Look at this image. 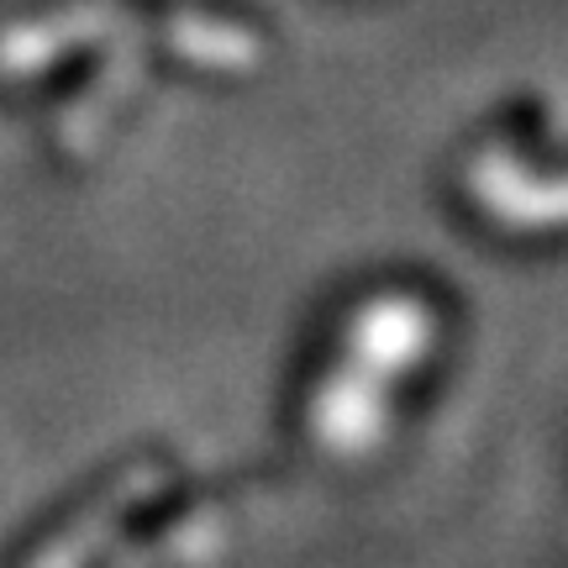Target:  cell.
I'll use <instances>...</instances> for the list:
<instances>
[{
    "mask_svg": "<svg viewBox=\"0 0 568 568\" xmlns=\"http://www.w3.org/2000/svg\"><path fill=\"white\" fill-rule=\"evenodd\" d=\"M443 337L437 305L416 290H379L368 295L343 326V358L379 374L385 385H400L406 374L432 364Z\"/></svg>",
    "mask_w": 568,
    "mask_h": 568,
    "instance_id": "1",
    "label": "cell"
},
{
    "mask_svg": "<svg viewBox=\"0 0 568 568\" xmlns=\"http://www.w3.org/2000/svg\"><path fill=\"white\" fill-rule=\"evenodd\" d=\"M468 201L506 232H568V174H531L506 142L479 148L464 169Z\"/></svg>",
    "mask_w": 568,
    "mask_h": 568,
    "instance_id": "2",
    "label": "cell"
},
{
    "mask_svg": "<svg viewBox=\"0 0 568 568\" xmlns=\"http://www.w3.org/2000/svg\"><path fill=\"white\" fill-rule=\"evenodd\" d=\"M389 389L379 374L358 364H332L311 395V437L326 458L358 464L389 443Z\"/></svg>",
    "mask_w": 568,
    "mask_h": 568,
    "instance_id": "3",
    "label": "cell"
},
{
    "mask_svg": "<svg viewBox=\"0 0 568 568\" xmlns=\"http://www.w3.org/2000/svg\"><path fill=\"white\" fill-rule=\"evenodd\" d=\"M163 489H174V468L159 464V458L132 464L122 479L105 485V495L95 500V506H84L53 542H42L38 558H32L27 568H90L111 542H116V531H122L148 500H159Z\"/></svg>",
    "mask_w": 568,
    "mask_h": 568,
    "instance_id": "4",
    "label": "cell"
},
{
    "mask_svg": "<svg viewBox=\"0 0 568 568\" xmlns=\"http://www.w3.org/2000/svg\"><path fill=\"white\" fill-rule=\"evenodd\" d=\"M163 42L180 53V59L201 63V69H222V74H237V69H258L264 63V38L253 27H237V21L222 17H169L159 27Z\"/></svg>",
    "mask_w": 568,
    "mask_h": 568,
    "instance_id": "5",
    "label": "cell"
},
{
    "mask_svg": "<svg viewBox=\"0 0 568 568\" xmlns=\"http://www.w3.org/2000/svg\"><path fill=\"white\" fill-rule=\"evenodd\" d=\"M216 548H222V516L216 510H195V516H184L174 527L153 531L138 548H126L111 568H184L211 558Z\"/></svg>",
    "mask_w": 568,
    "mask_h": 568,
    "instance_id": "6",
    "label": "cell"
}]
</instances>
